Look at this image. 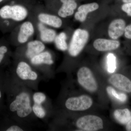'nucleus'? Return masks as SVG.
Segmentation results:
<instances>
[{"label": "nucleus", "instance_id": "obj_14", "mask_svg": "<svg viewBox=\"0 0 131 131\" xmlns=\"http://www.w3.org/2000/svg\"><path fill=\"white\" fill-rule=\"evenodd\" d=\"M45 46L42 42L34 40L29 42L27 45V50L26 52L27 57L31 59L36 55L40 54L44 50Z\"/></svg>", "mask_w": 131, "mask_h": 131}, {"label": "nucleus", "instance_id": "obj_5", "mask_svg": "<svg viewBox=\"0 0 131 131\" xmlns=\"http://www.w3.org/2000/svg\"><path fill=\"white\" fill-rule=\"evenodd\" d=\"M27 9L20 5H6L0 9V16L3 19H12L17 21H21L27 16Z\"/></svg>", "mask_w": 131, "mask_h": 131}, {"label": "nucleus", "instance_id": "obj_22", "mask_svg": "<svg viewBox=\"0 0 131 131\" xmlns=\"http://www.w3.org/2000/svg\"><path fill=\"white\" fill-rule=\"evenodd\" d=\"M32 109L35 115L38 118H42L45 116V111L41 105L35 103L33 106Z\"/></svg>", "mask_w": 131, "mask_h": 131}, {"label": "nucleus", "instance_id": "obj_21", "mask_svg": "<svg viewBox=\"0 0 131 131\" xmlns=\"http://www.w3.org/2000/svg\"><path fill=\"white\" fill-rule=\"evenodd\" d=\"M107 71L109 73H114L116 69V57L112 53H109L107 56Z\"/></svg>", "mask_w": 131, "mask_h": 131}, {"label": "nucleus", "instance_id": "obj_29", "mask_svg": "<svg viewBox=\"0 0 131 131\" xmlns=\"http://www.w3.org/2000/svg\"><path fill=\"white\" fill-rule=\"evenodd\" d=\"M122 1L125 3H131V0H122Z\"/></svg>", "mask_w": 131, "mask_h": 131}, {"label": "nucleus", "instance_id": "obj_15", "mask_svg": "<svg viewBox=\"0 0 131 131\" xmlns=\"http://www.w3.org/2000/svg\"><path fill=\"white\" fill-rule=\"evenodd\" d=\"M38 19L42 23L55 28H59L62 26V21L61 19L54 15L46 14H40L39 15Z\"/></svg>", "mask_w": 131, "mask_h": 131}, {"label": "nucleus", "instance_id": "obj_20", "mask_svg": "<svg viewBox=\"0 0 131 131\" xmlns=\"http://www.w3.org/2000/svg\"><path fill=\"white\" fill-rule=\"evenodd\" d=\"M107 93L110 96L117 99L119 101L124 102L126 101L127 96L126 94L124 93H118L112 87L108 86L106 88Z\"/></svg>", "mask_w": 131, "mask_h": 131}, {"label": "nucleus", "instance_id": "obj_17", "mask_svg": "<svg viewBox=\"0 0 131 131\" xmlns=\"http://www.w3.org/2000/svg\"><path fill=\"white\" fill-rule=\"evenodd\" d=\"M114 116L119 123L123 125H126L131 120V112L128 108L115 110Z\"/></svg>", "mask_w": 131, "mask_h": 131}, {"label": "nucleus", "instance_id": "obj_3", "mask_svg": "<svg viewBox=\"0 0 131 131\" xmlns=\"http://www.w3.org/2000/svg\"><path fill=\"white\" fill-rule=\"evenodd\" d=\"M77 75L78 81L83 88L92 93L97 91L98 83L89 68L86 67L80 68L78 71Z\"/></svg>", "mask_w": 131, "mask_h": 131}, {"label": "nucleus", "instance_id": "obj_19", "mask_svg": "<svg viewBox=\"0 0 131 131\" xmlns=\"http://www.w3.org/2000/svg\"><path fill=\"white\" fill-rule=\"evenodd\" d=\"M66 35L65 33L61 32L56 37L55 43L58 49L62 51H66L68 49V45L66 42Z\"/></svg>", "mask_w": 131, "mask_h": 131}, {"label": "nucleus", "instance_id": "obj_32", "mask_svg": "<svg viewBox=\"0 0 131 131\" xmlns=\"http://www.w3.org/2000/svg\"><path fill=\"white\" fill-rule=\"evenodd\" d=\"M73 1H76V0H73Z\"/></svg>", "mask_w": 131, "mask_h": 131}, {"label": "nucleus", "instance_id": "obj_9", "mask_svg": "<svg viewBox=\"0 0 131 131\" xmlns=\"http://www.w3.org/2000/svg\"><path fill=\"white\" fill-rule=\"evenodd\" d=\"M16 73L20 78L24 80H37L38 75L37 73L33 71L28 64L24 62H20L18 64Z\"/></svg>", "mask_w": 131, "mask_h": 131}, {"label": "nucleus", "instance_id": "obj_10", "mask_svg": "<svg viewBox=\"0 0 131 131\" xmlns=\"http://www.w3.org/2000/svg\"><path fill=\"white\" fill-rule=\"evenodd\" d=\"M120 46V43L117 40L98 39L94 42L95 49L98 51H106L113 50L118 49Z\"/></svg>", "mask_w": 131, "mask_h": 131}, {"label": "nucleus", "instance_id": "obj_6", "mask_svg": "<svg viewBox=\"0 0 131 131\" xmlns=\"http://www.w3.org/2000/svg\"><path fill=\"white\" fill-rule=\"evenodd\" d=\"M93 104L92 98L88 95H84L68 98L66 101L65 106L71 111H82L89 109Z\"/></svg>", "mask_w": 131, "mask_h": 131}, {"label": "nucleus", "instance_id": "obj_18", "mask_svg": "<svg viewBox=\"0 0 131 131\" xmlns=\"http://www.w3.org/2000/svg\"><path fill=\"white\" fill-rule=\"evenodd\" d=\"M31 62L33 64H39L45 63L51 64L53 63L50 53L47 51L41 52L31 59Z\"/></svg>", "mask_w": 131, "mask_h": 131}, {"label": "nucleus", "instance_id": "obj_31", "mask_svg": "<svg viewBox=\"0 0 131 131\" xmlns=\"http://www.w3.org/2000/svg\"><path fill=\"white\" fill-rule=\"evenodd\" d=\"M3 1V0H0V2H2Z\"/></svg>", "mask_w": 131, "mask_h": 131}, {"label": "nucleus", "instance_id": "obj_26", "mask_svg": "<svg viewBox=\"0 0 131 131\" xmlns=\"http://www.w3.org/2000/svg\"><path fill=\"white\" fill-rule=\"evenodd\" d=\"M124 33L126 37L131 39V24L126 27Z\"/></svg>", "mask_w": 131, "mask_h": 131}, {"label": "nucleus", "instance_id": "obj_28", "mask_svg": "<svg viewBox=\"0 0 131 131\" xmlns=\"http://www.w3.org/2000/svg\"><path fill=\"white\" fill-rule=\"evenodd\" d=\"M126 131H131V120L126 124Z\"/></svg>", "mask_w": 131, "mask_h": 131}, {"label": "nucleus", "instance_id": "obj_24", "mask_svg": "<svg viewBox=\"0 0 131 131\" xmlns=\"http://www.w3.org/2000/svg\"><path fill=\"white\" fill-rule=\"evenodd\" d=\"M122 9L128 16H131V3H125L122 5Z\"/></svg>", "mask_w": 131, "mask_h": 131}, {"label": "nucleus", "instance_id": "obj_12", "mask_svg": "<svg viewBox=\"0 0 131 131\" xmlns=\"http://www.w3.org/2000/svg\"><path fill=\"white\" fill-rule=\"evenodd\" d=\"M61 1L63 4L59 10V15L62 18H66L72 15L77 7L76 2L73 0H61Z\"/></svg>", "mask_w": 131, "mask_h": 131}, {"label": "nucleus", "instance_id": "obj_30", "mask_svg": "<svg viewBox=\"0 0 131 131\" xmlns=\"http://www.w3.org/2000/svg\"><path fill=\"white\" fill-rule=\"evenodd\" d=\"M1 96H2L1 92V91H0V99H1Z\"/></svg>", "mask_w": 131, "mask_h": 131}, {"label": "nucleus", "instance_id": "obj_2", "mask_svg": "<svg viewBox=\"0 0 131 131\" xmlns=\"http://www.w3.org/2000/svg\"><path fill=\"white\" fill-rule=\"evenodd\" d=\"M89 34L87 31L78 29L73 34L69 49V54L76 57L84 48L88 40Z\"/></svg>", "mask_w": 131, "mask_h": 131}, {"label": "nucleus", "instance_id": "obj_25", "mask_svg": "<svg viewBox=\"0 0 131 131\" xmlns=\"http://www.w3.org/2000/svg\"><path fill=\"white\" fill-rule=\"evenodd\" d=\"M7 51V49L5 46H2L0 47V63L2 62L4 55Z\"/></svg>", "mask_w": 131, "mask_h": 131}, {"label": "nucleus", "instance_id": "obj_13", "mask_svg": "<svg viewBox=\"0 0 131 131\" xmlns=\"http://www.w3.org/2000/svg\"><path fill=\"white\" fill-rule=\"evenodd\" d=\"M34 28L32 24L29 21L25 22L21 25L19 32L18 40L21 43H25L33 34Z\"/></svg>", "mask_w": 131, "mask_h": 131}, {"label": "nucleus", "instance_id": "obj_16", "mask_svg": "<svg viewBox=\"0 0 131 131\" xmlns=\"http://www.w3.org/2000/svg\"><path fill=\"white\" fill-rule=\"evenodd\" d=\"M40 32V38L42 41L46 42H51L55 40L56 33L52 29L46 28L43 24L39 23L38 25Z\"/></svg>", "mask_w": 131, "mask_h": 131}, {"label": "nucleus", "instance_id": "obj_23", "mask_svg": "<svg viewBox=\"0 0 131 131\" xmlns=\"http://www.w3.org/2000/svg\"><path fill=\"white\" fill-rule=\"evenodd\" d=\"M33 98L35 103L41 105L45 100L46 96L43 93L37 92L34 94Z\"/></svg>", "mask_w": 131, "mask_h": 131}, {"label": "nucleus", "instance_id": "obj_1", "mask_svg": "<svg viewBox=\"0 0 131 131\" xmlns=\"http://www.w3.org/2000/svg\"><path fill=\"white\" fill-rule=\"evenodd\" d=\"M9 109L12 112H16L17 115L20 118L28 116L32 110L29 94L26 92L19 94L10 104Z\"/></svg>", "mask_w": 131, "mask_h": 131}, {"label": "nucleus", "instance_id": "obj_11", "mask_svg": "<svg viewBox=\"0 0 131 131\" xmlns=\"http://www.w3.org/2000/svg\"><path fill=\"white\" fill-rule=\"evenodd\" d=\"M98 8L99 5L96 3L82 5L78 8V12L75 14V19L81 22H83L86 19L88 13L95 11L98 9Z\"/></svg>", "mask_w": 131, "mask_h": 131}, {"label": "nucleus", "instance_id": "obj_4", "mask_svg": "<svg viewBox=\"0 0 131 131\" xmlns=\"http://www.w3.org/2000/svg\"><path fill=\"white\" fill-rule=\"evenodd\" d=\"M76 125L78 129L82 131H96L103 128V122L101 118L93 115L79 118Z\"/></svg>", "mask_w": 131, "mask_h": 131}, {"label": "nucleus", "instance_id": "obj_7", "mask_svg": "<svg viewBox=\"0 0 131 131\" xmlns=\"http://www.w3.org/2000/svg\"><path fill=\"white\" fill-rule=\"evenodd\" d=\"M108 81L116 88L126 93H131V81L122 74H114L109 78Z\"/></svg>", "mask_w": 131, "mask_h": 131}, {"label": "nucleus", "instance_id": "obj_8", "mask_svg": "<svg viewBox=\"0 0 131 131\" xmlns=\"http://www.w3.org/2000/svg\"><path fill=\"white\" fill-rule=\"evenodd\" d=\"M126 23L122 19H117L111 22L108 28V35L111 38L115 40L125 32Z\"/></svg>", "mask_w": 131, "mask_h": 131}, {"label": "nucleus", "instance_id": "obj_27", "mask_svg": "<svg viewBox=\"0 0 131 131\" xmlns=\"http://www.w3.org/2000/svg\"><path fill=\"white\" fill-rule=\"evenodd\" d=\"M24 130L17 126L14 125L10 126L6 130L7 131H23Z\"/></svg>", "mask_w": 131, "mask_h": 131}]
</instances>
